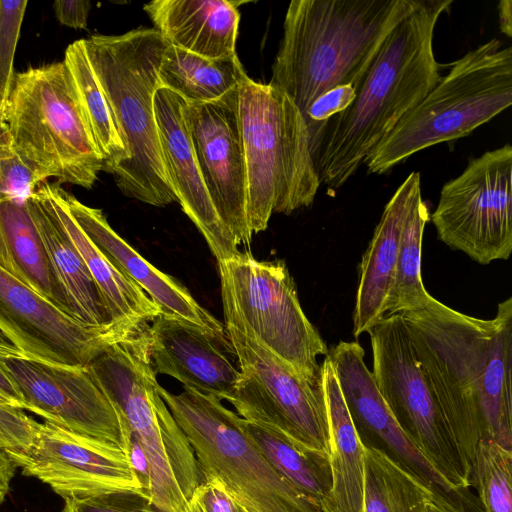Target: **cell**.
Returning a JSON list of instances; mask_svg holds the SVG:
<instances>
[{
    "mask_svg": "<svg viewBox=\"0 0 512 512\" xmlns=\"http://www.w3.org/2000/svg\"><path fill=\"white\" fill-rule=\"evenodd\" d=\"M401 315L469 475L482 439L512 450V298L488 320L434 297Z\"/></svg>",
    "mask_w": 512,
    "mask_h": 512,
    "instance_id": "1",
    "label": "cell"
},
{
    "mask_svg": "<svg viewBox=\"0 0 512 512\" xmlns=\"http://www.w3.org/2000/svg\"><path fill=\"white\" fill-rule=\"evenodd\" d=\"M452 0H419L387 35L356 86V97L311 144L320 183L341 188L375 147L441 79L433 51L440 15Z\"/></svg>",
    "mask_w": 512,
    "mask_h": 512,
    "instance_id": "2",
    "label": "cell"
},
{
    "mask_svg": "<svg viewBox=\"0 0 512 512\" xmlns=\"http://www.w3.org/2000/svg\"><path fill=\"white\" fill-rule=\"evenodd\" d=\"M419 0H293L270 84L302 115L330 89L356 88L393 28Z\"/></svg>",
    "mask_w": 512,
    "mask_h": 512,
    "instance_id": "3",
    "label": "cell"
},
{
    "mask_svg": "<svg viewBox=\"0 0 512 512\" xmlns=\"http://www.w3.org/2000/svg\"><path fill=\"white\" fill-rule=\"evenodd\" d=\"M83 43L127 154L111 174L117 187L152 206L177 202L163 165L154 112L159 68L169 43L155 28L95 34Z\"/></svg>",
    "mask_w": 512,
    "mask_h": 512,
    "instance_id": "4",
    "label": "cell"
},
{
    "mask_svg": "<svg viewBox=\"0 0 512 512\" xmlns=\"http://www.w3.org/2000/svg\"><path fill=\"white\" fill-rule=\"evenodd\" d=\"M86 369L113 406L121 431L142 444L151 466V502L162 512H187L204 480L195 453L158 392L148 326L99 353Z\"/></svg>",
    "mask_w": 512,
    "mask_h": 512,
    "instance_id": "5",
    "label": "cell"
},
{
    "mask_svg": "<svg viewBox=\"0 0 512 512\" xmlns=\"http://www.w3.org/2000/svg\"><path fill=\"white\" fill-rule=\"evenodd\" d=\"M238 116L246 175V216L252 234L273 213L309 207L321 185L310 135L295 103L280 89L246 74L238 85Z\"/></svg>",
    "mask_w": 512,
    "mask_h": 512,
    "instance_id": "6",
    "label": "cell"
},
{
    "mask_svg": "<svg viewBox=\"0 0 512 512\" xmlns=\"http://www.w3.org/2000/svg\"><path fill=\"white\" fill-rule=\"evenodd\" d=\"M512 104V48L493 38L456 60L365 161L383 174L428 147L462 137Z\"/></svg>",
    "mask_w": 512,
    "mask_h": 512,
    "instance_id": "7",
    "label": "cell"
},
{
    "mask_svg": "<svg viewBox=\"0 0 512 512\" xmlns=\"http://www.w3.org/2000/svg\"><path fill=\"white\" fill-rule=\"evenodd\" d=\"M12 145L42 180L92 188L103 169L64 61L15 74L1 114Z\"/></svg>",
    "mask_w": 512,
    "mask_h": 512,
    "instance_id": "8",
    "label": "cell"
},
{
    "mask_svg": "<svg viewBox=\"0 0 512 512\" xmlns=\"http://www.w3.org/2000/svg\"><path fill=\"white\" fill-rule=\"evenodd\" d=\"M158 392L186 435L205 478L217 477L248 512H324L285 479L221 400L184 387Z\"/></svg>",
    "mask_w": 512,
    "mask_h": 512,
    "instance_id": "9",
    "label": "cell"
},
{
    "mask_svg": "<svg viewBox=\"0 0 512 512\" xmlns=\"http://www.w3.org/2000/svg\"><path fill=\"white\" fill-rule=\"evenodd\" d=\"M218 267L225 324L252 337L319 387L317 356H326L329 348L302 310L286 264L239 252Z\"/></svg>",
    "mask_w": 512,
    "mask_h": 512,
    "instance_id": "10",
    "label": "cell"
},
{
    "mask_svg": "<svg viewBox=\"0 0 512 512\" xmlns=\"http://www.w3.org/2000/svg\"><path fill=\"white\" fill-rule=\"evenodd\" d=\"M377 388L403 429L459 492L470 475L454 445L432 386L401 314L385 315L369 331Z\"/></svg>",
    "mask_w": 512,
    "mask_h": 512,
    "instance_id": "11",
    "label": "cell"
},
{
    "mask_svg": "<svg viewBox=\"0 0 512 512\" xmlns=\"http://www.w3.org/2000/svg\"><path fill=\"white\" fill-rule=\"evenodd\" d=\"M430 220L440 241L477 263L507 260L512 251V147L469 160L446 182Z\"/></svg>",
    "mask_w": 512,
    "mask_h": 512,
    "instance_id": "12",
    "label": "cell"
},
{
    "mask_svg": "<svg viewBox=\"0 0 512 512\" xmlns=\"http://www.w3.org/2000/svg\"><path fill=\"white\" fill-rule=\"evenodd\" d=\"M226 332L241 373L230 400L237 414L328 455V423L321 385L309 383L235 327L226 325Z\"/></svg>",
    "mask_w": 512,
    "mask_h": 512,
    "instance_id": "13",
    "label": "cell"
},
{
    "mask_svg": "<svg viewBox=\"0 0 512 512\" xmlns=\"http://www.w3.org/2000/svg\"><path fill=\"white\" fill-rule=\"evenodd\" d=\"M147 323L114 320L93 326L60 310L0 268V332L22 354L55 364L86 367L114 343Z\"/></svg>",
    "mask_w": 512,
    "mask_h": 512,
    "instance_id": "14",
    "label": "cell"
},
{
    "mask_svg": "<svg viewBox=\"0 0 512 512\" xmlns=\"http://www.w3.org/2000/svg\"><path fill=\"white\" fill-rule=\"evenodd\" d=\"M0 368L18 389L23 410L123 449L118 416L86 367L55 364L19 353L0 355Z\"/></svg>",
    "mask_w": 512,
    "mask_h": 512,
    "instance_id": "15",
    "label": "cell"
},
{
    "mask_svg": "<svg viewBox=\"0 0 512 512\" xmlns=\"http://www.w3.org/2000/svg\"><path fill=\"white\" fill-rule=\"evenodd\" d=\"M186 122L206 189L237 245H249L247 175L238 116V87L207 103H187Z\"/></svg>",
    "mask_w": 512,
    "mask_h": 512,
    "instance_id": "16",
    "label": "cell"
},
{
    "mask_svg": "<svg viewBox=\"0 0 512 512\" xmlns=\"http://www.w3.org/2000/svg\"><path fill=\"white\" fill-rule=\"evenodd\" d=\"M19 468L64 500L114 491L142 493L122 448L47 421L40 423L36 441Z\"/></svg>",
    "mask_w": 512,
    "mask_h": 512,
    "instance_id": "17",
    "label": "cell"
},
{
    "mask_svg": "<svg viewBox=\"0 0 512 512\" xmlns=\"http://www.w3.org/2000/svg\"><path fill=\"white\" fill-rule=\"evenodd\" d=\"M186 104L178 94L166 88L159 87L155 93L154 112L162 161L177 202L220 262L240 251L206 189L186 122Z\"/></svg>",
    "mask_w": 512,
    "mask_h": 512,
    "instance_id": "18",
    "label": "cell"
},
{
    "mask_svg": "<svg viewBox=\"0 0 512 512\" xmlns=\"http://www.w3.org/2000/svg\"><path fill=\"white\" fill-rule=\"evenodd\" d=\"M364 355L357 341H340L327 354L357 431L377 437L404 466L432 486L446 494L458 493L397 421L380 394Z\"/></svg>",
    "mask_w": 512,
    "mask_h": 512,
    "instance_id": "19",
    "label": "cell"
},
{
    "mask_svg": "<svg viewBox=\"0 0 512 512\" xmlns=\"http://www.w3.org/2000/svg\"><path fill=\"white\" fill-rule=\"evenodd\" d=\"M148 337L156 374L169 375L186 388L230 402L241 373L219 346L227 344L196 325L163 314L148 326Z\"/></svg>",
    "mask_w": 512,
    "mask_h": 512,
    "instance_id": "20",
    "label": "cell"
},
{
    "mask_svg": "<svg viewBox=\"0 0 512 512\" xmlns=\"http://www.w3.org/2000/svg\"><path fill=\"white\" fill-rule=\"evenodd\" d=\"M64 199L88 238L119 271L148 295L160 314L196 325L227 344L222 323L203 308L184 286L151 265L123 240L111 228L102 210L81 203L66 191Z\"/></svg>",
    "mask_w": 512,
    "mask_h": 512,
    "instance_id": "21",
    "label": "cell"
},
{
    "mask_svg": "<svg viewBox=\"0 0 512 512\" xmlns=\"http://www.w3.org/2000/svg\"><path fill=\"white\" fill-rule=\"evenodd\" d=\"M419 194L420 174L413 171L399 185L384 207L372 239L362 256L353 311L355 337L368 333L386 314L404 220Z\"/></svg>",
    "mask_w": 512,
    "mask_h": 512,
    "instance_id": "22",
    "label": "cell"
},
{
    "mask_svg": "<svg viewBox=\"0 0 512 512\" xmlns=\"http://www.w3.org/2000/svg\"><path fill=\"white\" fill-rule=\"evenodd\" d=\"M243 1L154 0L143 7L155 29L173 46L207 58L236 55Z\"/></svg>",
    "mask_w": 512,
    "mask_h": 512,
    "instance_id": "23",
    "label": "cell"
},
{
    "mask_svg": "<svg viewBox=\"0 0 512 512\" xmlns=\"http://www.w3.org/2000/svg\"><path fill=\"white\" fill-rule=\"evenodd\" d=\"M45 182L29 196L27 205L52 268L68 295L75 317L89 325H107L114 320L80 253L59 221Z\"/></svg>",
    "mask_w": 512,
    "mask_h": 512,
    "instance_id": "24",
    "label": "cell"
},
{
    "mask_svg": "<svg viewBox=\"0 0 512 512\" xmlns=\"http://www.w3.org/2000/svg\"><path fill=\"white\" fill-rule=\"evenodd\" d=\"M331 473L329 512H360L364 482V442L349 413L328 356L320 375Z\"/></svg>",
    "mask_w": 512,
    "mask_h": 512,
    "instance_id": "25",
    "label": "cell"
},
{
    "mask_svg": "<svg viewBox=\"0 0 512 512\" xmlns=\"http://www.w3.org/2000/svg\"><path fill=\"white\" fill-rule=\"evenodd\" d=\"M0 268L75 317L68 295L49 261L27 200L0 203Z\"/></svg>",
    "mask_w": 512,
    "mask_h": 512,
    "instance_id": "26",
    "label": "cell"
},
{
    "mask_svg": "<svg viewBox=\"0 0 512 512\" xmlns=\"http://www.w3.org/2000/svg\"><path fill=\"white\" fill-rule=\"evenodd\" d=\"M54 211L80 253L113 320L148 323L160 314L158 307L133 281L119 271L94 245L71 215L58 184L45 182Z\"/></svg>",
    "mask_w": 512,
    "mask_h": 512,
    "instance_id": "27",
    "label": "cell"
},
{
    "mask_svg": "<svg viewBox=\"0 0 512 512\" xmlns=\"http://www.w3.org/2000/svg\"><path fill=\"white\" fill-rule=\"evenodd\" d=\"M246 75L237 56L207 58L168 45L159 68V86L186 103L216 101L236 89Z\"/></svg>",
    "mask_w": 512,
    "mask_h": 512,
    "instance_id": "28",
    "label": "cell"
},
{
    "mask_svg": "<svg viewBox=\"0 0 512 512\" xmlns=\"http://www.w3.org/2000/svg\"><path fill=\"white\" fill-rule=\"evenodd\" d=\"M242 424L270 464L298 490L329 512L331 473L328 455L309 448L285 434L247 421Z\"/></svg>",
    "mask_w": 512,
    "mask_h": 512,
    "instance_id": "29",
    "label": "cell"
},
{
    "mask_svg": "<svg viewBox=\"0 0 512 512\" xmlns=\"http://www.w3.org/2000/svg\"><path fill=\"white\" fill-rule=\"evenodd\" d=\"M431 487V484L385 451L364 444L360 512H426V500Z\"/></svg>",
    "mask_w": 512,
    "mask_h": 512,
    "instance_id": "30",
    "label": "cell"
},
{
    "mask_svg": "<svg viewBox=\"0 0 512 512\" xmlns=\"http://www.w3.org/2000/svg\"><path fill=\"white\" fill-rule=\"evenodd\" d=\"M64 62L72 76L80 106L104 171L112 174L127 158L110 107L91 67L83 39L70 44Z\"/></svg>",
    "mask_w": 512,
    "mask_h": 512,
    "instance_id": "31",
    "label": "cell"
},
{
    "mask_svg": "<svg viewBox=\"0 0 512 512\" xmlns=\"http://www.w3.org/2000/svg\"><path fill=\"white\" fill-rule=\"evenodd\" d=\"M429 211L422 194L411 204L404 220L394 281L389 293L385 315L401 314L424 308L432 296L421 277V249Z\"/></svg>",
    "mask_w": 512,
    "mask_h": 512,
    "instance_id": "32",
    "label": "cell"
},
{
    "mask_svg": "<svg viewBox=\"0 0 512 512\" xmlns=\"http://www.w3.org/2000/svg\"><path fill=\"white\" fill-rule=\"evenodd\" d=\"M484 512H512V450L482 439L470 470Z\"/></svg>",
    "mask_w": 512,
    "mask_h": 512,
    "instance_id": "33",
    "label": "cell"
},
{
    "mask_svg": "<svg viewBox=\"0 0 512 512\" xmlns=\"http://www.w3.org/2000/svg\"><path fill=\"white\" fill-rule=\"evenodd\" d=\"M42 182L14 149L0 120V203L26 201Z\"/></svg>",
    "mask_w": 512,
    "mask_h": 512,
    "instance_id": "34",
    "label": "cell"
},
{
    "mask_svg": "<svg viewBox=\"0 0 512 512\" xmlns=\"http://www.w3.org/2000/svg\"><path fill=\"white\" fill-rule=\"evenodd\" d=\"M27 0H0V117L14 82V56Z\"/></svg>",
    "mask_w": 512,
    "mask_h": 512,
    "instance_id": "35",
    "label": "cell"
},
{
    "mask_svg": "<svg viewBox=\"0 0 512 512\" xmlns=\"http://www.w3.org/2000/svg\"><path fill=\"white\" fill-rule=\"evenodd\" d=\"M40 423L23 409L0 404V449L4 450L17 467L32 449Z\"/></svg>",
    "mask_w": 512,
    "mask_h": 512,
    "instance_id": "36",
    "label": "cell"
},
{
    "mask_svg": "<svg viewBox=\"0 0 512 512\" xmlns=\"http://www.w3.org/2000/svg\"><path fill=\"white\" fill-rule=\"evenodd\" d=\"M61 512H162L140 492L114 491L66 499Z\"/></svg>",
    "mask_w": 512,
    "mask_h": 512,
    "instance_id": "37",
    "label": "cell"
},
{
    "mask_svg": "<svg viewBox=\"0 0 512 512\" xmlns=\"http://www.w3.org/2000/svg\"><path fill=\"white\" fill-rule=\"evenodd\" d=\"M355 97L354 86L347 84L336 86L313 101L303 115L310 135V147L322 126L345 110Z\"/></svg>",
    "mask_w": 512,
    "mask_h": 512,
    "instance_id": "38",
    "label": "cell"
},
{
    "mask_svg": "<svg viewBox=\"0 0 512 512\" xmlns=\"http://www.w3.org/2000/svg\"><path fill=\"white\" fill-rule=\"evenodd\" d=\"M187 512H248L217 477L205 478L193 491Z\"/></svg>",
    "mask_w": 512,
    "mask_h": 512,
    "instance_id": "39",
    "label": "cell"
},
{
    "mask_svg": "<svg viewBox=\"0 0 512 512\" xmlns=\"http://www.w3.org/2000/svg\"><path fill=\"white\" fill-rule=\"evenodd\" d=\"M123 450L127 456L130 468L137 478L141 492L150 499L151 466L147 453L138 439L129 431H122ZM151 501V500H150Z\"/></svg>",
    "mask_w": 512,
    "mask_h": 512,
    "instance_id": "40",
    "label": "cell"
},
{
    "mask_svg": "<svg viewBox=\"0 0 512 512\" xmlns=\"http://www.w3.org/2000/svg\"><path fill=\"white\" fill-rule=\"evenodd\" d=\"M53 10L58 21L68 27L84 29L91 10V2L87 0H57Z\"/></svg>",
    "mask_w": 512,
    "mask_h": 512,
    "instance_id": "41",
    "label": "cell"
},
{
    "mask_svg": "<svg viewBox=\"0 0 512 512\" xmlns=\"http://www.w3.org/2000/svg\"><path fill=\"white\" fill-rule=\"evenodd\" d=\"M440 489L432 486L426 500V512H466Z\"/></svg>",
    "mask_w": 512,
    "mask_h": 512,
    "instance_id": "42",
    "label": "cell"
},
{
    "mask_svg": "<svg viewBox=\"0 0 512 512\" xmlns=\"http://www.w3.org/2000/svg\"><path fill=\"white\" fill-rule=\"evenodd\" d=\"M17 468L7 453L0 449V504L4 502L10 491V484Z\"/></svg>",
    "mask_w": 512,
    "mask_h": 512,
    "instance_id": "43",
    "label": "cell"
},
{
    "mask_svg": "<svg viewBox=\"0 0 512 512\" xmlns=\"http://www.w3.org/2000/svg\"><path fill=\"white\" fill-rule=\"evenodd\" d=\"M0 394L10 399L16 407L23 409V402L12 379L0 368Z\"/></svg>",
    "mask_w": 512,
    "mask_h": 512,
    "instance_id": "44",
    "label": "cell"
},
{
    "mask_svg": "<svg viewBox=\"0 0 512 512\" xmlns=\"http://www.w3.org/2000/svg\"><path fill=\"white\" fill-rule=\"evenodd\" d=\"M499 27L507 37L512 36V1L501 0L498 4Z\"/></svg>",
    "mask_w": 512,
    "mask_h": 512,
    "instance_id": "45",
    "label": "cell"
},
{
    "mask_svg": "<svg viewBox=\"0 0 512 512\" xmlns=\"http://www.w3.org/2000/svg\"><path fill=\"white\" fill-rule=\"evenodd\" d=\"M18 353L21 352L0 332V355H13Z\"/></svg>",
    "mask_w": 512,
    "mask_h": 512,
    "instance_id": "46",
    "label": "cell"
},
{
    "mask_svg": "<svg viewBox=\"0 0 512 512\" xmlns=\"http://www.w3.org/2000/svg\"><path fill=\"white\" fill-rule=\"evenodd\" d=\"M0 404L15 406V404L10 399H8L7 397H5L1 394H0Z\"/></svg>",
    "mask_w": 512,
    "mask_h": 512,
    "instance_id": "47",
    "label": "cell"
}]
</instances>
